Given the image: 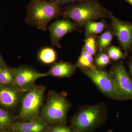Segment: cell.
<instances>
[{"label":"cell","instance_id":"28","mask_svg":"<svg viewBox=\"0 0 132 132\" xmlns=\"http://www.w3.org/2000/svg\"><path fill=\"white\" fill-rule=\"evenodd\" d=\"M46 1H48L51 2H58L59 0H46Z\"/></svg>","mask_w":132,"mask_h":132},{"label":"cell","instance_id":"27","mask_svg":"<svg viewBox=\"0 0 132 132\" xmlns=\"http://www.w3.org/2000/svg\"><path fill=\"white\" fill-rule=\"evenodd\" d=\"M123 1L127 2L132 7V0H123Z\"/></svg>","mask_w":132,"mask_h":132},{"label":"cell","instance_id":"16","mask_svg":"<svg viewBox=\"0 0 132 132\" xmlns=\"http://www.w3.org/2000/svg\"><path fill=\"white\" fill-rule=\"evenodd\" d=\"M38 59L43 64L46 65L52 64L57 60V53L53 48L48 47H44L39 52Z\"/></svg>","mask_w":132,"mask_h":132},{"label":"cell","instance_id":"13","mask_svg":"<svg viewBox=\"0 0 132 132\" xmlns=\"http://www.w3.org/2000/svg\"><path fill=\"white\" fill-rule=\"evenodd\" d=\"M77 68L75 65L60 61L52 64L46 73L47 76H50L55 78H70L73 75Z\"/></svg>","mask_w":132,"mask_h":132},{"label":"cell","instance_id":"21","mask_svg":"<svg viewBox=\"0 0 132 132\" xmlns=\"http://www.w3.org/2000/svg\"><path fill=\"white\" fill-rule=\"evenodd\" d=\"M14 76L11 68L6 66L0 69V84H14Z\"/></svg>","mask_w":132,"mask_h":132},{"label":"cell","instance_id":"29","mask_svg":"<svg viewBox=\"0 0 132 132\" xmlns=\"http://www.w3.org/2000/svg\"><path fill=\"white\" fill-rule=\"evenodd\" d=\"M0 132H13L12 131H6L3 130H0Z\"/></svg>","mask_w":132,"mask_h":132},{"label":"cell","instance_id":"22","mask_svg":"<svg viewBox=\"0 0 132 132\" xmlns=\"http://www.w3.org/2000/svg\"><path fill=\"white\" fill-rule=\"evenodd\" d=\"M111 60L106 51L98 52L94 59L95 65L97 67L103 68L111 63Z\"/></svg>","mask_w":132,"mask_h":132},{"label":"cell","instance_id":"31","mask_svg":"<svg viewBox=\"0 0 132 132\" xmlns=\"http://www.w3.org/2000/svg\"><path fill=\"white\" fill-rule=\"evenodd\" d=\"M0 1H1V0H0Z\"/></svg>","mask_w":132,"mask_h":132},{"label":"cell","instance_id":"20","mask_svg":"<svg viewBox=\"0 0 132 132\" xmlns=\"http://www.w3.org/2000/svg\"><path fill=\"white\" fill-rule=\"evenodd\" d=\"M106 52L111 61H112L125 60L127 55V54L122 52L119 47L113 45L109 47Z\"/></svg>","mask_w":132,"mask_h":132},{"label":"cell","instance_id":"26","mask_svg":"<svg viewBox=\"0 0 132 132\" xmlns=\"http://www.w3.org/2000/svg\"><path fill=\"white\" fill-rule=\"evenodd\" d=\"M128 66L129 69V73L132 78V60H131L128 62Z\"/></svg>","mask_w":132,"mask_h":132},{"label":"cell","instance_id":"3","mask_svg":"<svg viewBox=\"0 0 132 132\" xmlns=\"http://www.w3.org/2000/svg\"><path fill=\"white\" fill-rule=\"evenodd\" d=\"M71 106L64 94L49 91L41 109L39 117L48 126L64 124Z\"/></svg>","mask_w":132,"mask_h":132},{"label":"cell","instance_id":"4","mask_svg":"<svg viewBox=\"0 0 132 132\" xmlns=\"http://www.w3.org/2000/svg\"><path fill=\"white\" fill-rule=\"evenodd\" d=\"M108 110L104 102L81 107L72 118L73 128L76 132H85L100 125L106 118Z\"/></svg>","mask_w":132,"mask_h":132},{"label":"cell","instance_id":"12","mask_svg":"<svg viewBox=\"0 0 132 132\" xmlns=\"http://www.w3.org/2000/svg\"><path fill=\"white\" fill-rule=\"evenodd\" d=\"M49 126L40 117L33 120L16 121L12 129L13 132H47Z\"/></svg>","mask_w":132,"mask_h":132},{"label":"cell","instance_id":"19","mask_svg":"<svg viewBox=\"0 0 132 132\" xmlns=\"http://www.w3.org/2000/svg\"><path fill=\"white\" fill-rule=\"evenodd\" d=\"M82 48L88 54L93 56H95L98 50L97 35H90L85 37L84 45Z\"/></svg>","mask_w":132,"mask_h":132},{"label":"cell","instance_id":"25","mask_svg":"<svg viewBox=\"0 0 132 132\" xmlns=\"http://www.w3.org/2000/svg\"><path fill=\"white\" fill-rule=\"evenodd\" d=\"M6 66V65L5 62L3 58L2 55L0 53V69Z\"/></svg>","mask_w":132,"mask_h":132},{"label":"cell","instance_id":"9","mask_svg":"<svg viewBox=\"0 0 132 132\" xmlns=\"http://www.w3.org/2000/svg\"><path fill=\"white\" fill-rule=\"evenodd\" d=\"M108 18L111 20V28L118 42L125 53L132 48V23L120 20L109 12Z\"/></svg>","mask_w":132,"mask_h":132},{"label":"cell","instance_id":"17","mask_svg":"<svg viewBox=\"0 0 132 132\" xmlns=\"http://www.w3.org/2000/svg\"><path fill=\"white\" fill-rule=\"evenodd\" d=\"M75 65L80 69H90L97 67L95 65L93 56L86 52L82 47Z\"/></svg>","mask_w":132,"mask_h":132},{"label":"cell","instance_id":"5","mask_svg":"<svg viewBox=\"0 0 132 132\" xmlns=\"http://www.w3.org/2000/svg\"><path fill=\"white\" fill-rule=\"evenodd\" d=\"M46 87L35 84L25 93L21 103L17 119L29 121L39 117L40 109L44 104Z\"/></svg>","mask_w":132,"mask_h":132},{"label":"cell","instance_id":"18","mask_svg":"<svg viewBox=\"0 0 132 132\" xmlns=\"http://www.w3.org/2000/svg\"><path fill=\"white\" fill-rule=\"evenodd\" d=\"M114 36L112 29L109 27L102 33L98 37V52L106 51L108 48L111 46Z\"/></svg>","mask_w":132,"mask_h":132},{"label":"cell","instance_id":"2","mask_svg":"<svg viewBox=\"0 0 132 132\" xmlns=\"http://www.w3.org/2000/svg\"><path fill=\"white\" fill-rule=\"evenodd\" d=\"M62 7L57 2L46 0H31L26 6L25 21L30 26L46 31L52 20L61 16Z\"/></svg>","mask_w":132,"mask_h":132},{"label":"cell","instance_id":"30","mask_svg":"<svg viewBox=\"0 0 132 132\" xmlns=\"http://www.w3.org/2000/svg\"><path fill=\"white\" fill-rule=\"evenodd\" d=\"M131 51L132 52V48L131 49Z\"/></svg>","mask_w":132,"mask_h":132},{"label":"cell","instance_id":"1","mask_svg":"<svg viewBox=\"0 0 132 132\" xmlns=\"http://www.w3.org/2000/svg\"><path fill=\"white\" fill-rule=\"evenodd\" d=\"M62 7L61 16L71 20L82 32L87 22L108 18L109 11L98 0L73 3Z\"/></svg>","mask_w":132,"mask_h":132},{"label":"cell","instance_id":"6","mask_svg":"<svg viewBox=\"0 0 132 132\" xmlns=\"http://www.w3.org/2000/svg\"><path fill=\"white\" fill-rule=\"evenodd\" d=\"M109 72L113 79L117 100H132V79L123 61L113 64Z\"/></svg>","mask_w":132,"mask_h":132},{"label":"cell","instance_id":"15","mask_svg":"<svg viewBox=\"0 0 132 132\" xmlns=\"http://www.w3.org/2000/svg\"><path fill=\"white\" fill-rule=\"evenodd\" d=\"M17 120L16 116L0 108V130L12 131Z\"/></svg>","mask_w":132,"mask_h":132},{"label":"cell","instance_id":"7","mask_svg":"<svg viewBox=\"0 0 132 132\" xmlns=\"http://www.w3.org/2000/svg\"><path fill=\"white\" fill-rule=\"evenodd\" d=\"M106 97L117 100L113 79L110 72L96 67L90 69H80Z\"/></svg>","mask_w":132,"mask_h":132},{"label":"cell","instance_id":"24","mask_svg":"<svg viewBox=\"0 0 132 132\" xmlns=\"http://www.w3.org/2000/svg\"><path fill=\"white\" fill-rule=\"evenodd\" d=\"M88 1H91V0H59L57 3L62 6L63 7L65 5H68L70 3Z\"/></svg>","mask_w":132,"mask_h":132},{"label":"cell","instance_id":"14","mask_svg":"<svg viewBox=\"0 0 132 132\" xmlns=\"http://www.w3.org/2000/svg\"><path fill=\"white\" fill-rule=\"evenodd\" d=\"M108 28V24L104 19H102L100 21L89 22L84 27L85 37L90 35H97L102 34Z\"/></svg>","mask_w":132,"mask_h":132},{"label":"cell","instance_id":"10","mask_svg":"<svg viewBox=\"0 0 132 132\" xmlns=\"http://www.w3.org/2000/svg\"><path fill=\"white\" fill-rule=\"evenodd\" d=\"M24 92L14 84H0V108L13 114L20 108Z\"/></svg>","mask_w":132,"mask_h":132},{"label":"cell","instance_id":"11","mask_svg":"<svg viewBox=\"0 0 132 132\" xmlns=\"http://www.w3.org/2000/svg\"><path fill=\"white\" fill-rule=\"evenodd\" d=\"M51 44L59 48L61 47L60 41L67 34L75 31L81 32L77 25L69 19L63 18L55 21L48 27Z\"/></svg>","mask_w":132,"mask_h":132},{"label":"cell","instance_id":"23","mask_svg":"<svg viewBox=\"0 0 132 132\" xmlns=\"http://www.w3.org/2000/svg\"><path fill=\"white\" fill-rule=\"evenodd\" d=\"M47 132H72L69 128L62 125H54L50 129L48 128Z\"/></svg>","mask_w":132,"mask_h":132},{"label":"cell","instance_id":"8","mask_svg":"<svg viewBox=\"0 0 132 132\" xmlns=\"http://www.w3.org/2000/svg\"><path fill=\"white\" fill-rule=\"evenodd\" d=\"M11 68L14 76V85L24 92L28 91L37 79L47 76L46 73L40 72L28 65Z\"/></svg>","mask_w":132,"mask_h":132}]
</instances>
